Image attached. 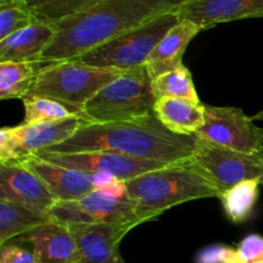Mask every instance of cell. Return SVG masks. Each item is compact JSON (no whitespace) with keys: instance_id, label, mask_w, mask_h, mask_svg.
<instances>
[{"instance_id":"cell-26","label":"cell","mask_w":263,"mask_h":263,"mask_svg":"<svg viewBox=\"0 0 263 263\" xmlns=\"http://www.w3.org/2000/svg\"><path fill=\"white\" fill-rule=\"evenodd\" d=\"M37 21L26 0H0V40Z\"/></svg>"},{"instance_id":"cell-3","label":"cell","mask_w":263,"mask_h":263,"mask_svg":"<svg viewBox=\"0 0 263 263\" xmlns=\"http://www.w3.org/2000/svg\"><path fill=\"white\" fill-rule=\"evenodd\" d=\"M125 185L136 218L141 223L182 203L221 197L220 190L200 174L192 159L146 172L127 180Z\"/></svg>"},{"instance_id":"cell-21","label":"cell","mask_w":263,"mask_h":263,"mask_svg":"<svg viewBox=\"0 0 263 263\" xmlns=\"http://www.w3.org/2000/svg\"><path fill=\"white\" fill-rule=\"evenodd\" d=\"M49 221L23 205L0 199V246Z\"/></svg>"},{"instance_id":"cell-6","label":"cell","mask_w":263,"mask_h":263,"mask_svg":"<svg viewBox=\"0 0 263 263\" xmlns=\"http://www.w3.org/2000/svg\"><path fill=\"white\" fill-rule=\"evenodd\" d=\"M179 21L176 10L164 13L82 54L76 61L98 68L120 71L145 66L157 44Z\"/></svg>"},{"instance_id":"cell-4","label":"cell","mask_w":263,"mask_h":263,"mask_svg":"<svg viewBox=\"0 0 263 263\" xmlns=\"http://www.w3.org/2000/svg\"><path fill=\"white\" fill-rule=\"evenodd\" d=\"M157 99L146 66L128 69L103 87L84 108V122L107 123L144 117L154 112Z\"/></svg>"},{"instance_id":"cell-27","label":"cell","mask_w":263,"mask_h":263,"mask_svg":"<svg viewBox=\"0 0 263 263\" xmlns=\"http://www.w3.org/2000/svg\"><path fill=\"white\" fill-rule=\"evenodd\" d=\"M239 263H263V236L251 234L238 244Z\"/></svg>"},{"instance_id":"cell-14","label":"cell","mask_w":263,"mask_h":263,"mask_svg":"<svg viewBox=\"0 0 263 263\" xmlns=\"http://www.w3.org/2000/svg\"><path fill=\"white\" fill-rule=\"evenodd\" d=\"M176 13L203 31L218 23L263 18V0H189L180 3Z\"/></svg>"},{"instance_id":"cell-19","label":"cell","mask_w":263,"mask_h":263,"mask_svg":"<svg viewBox=\"0 0 263 263\" xmlns=\"http://www.w3.org/2000/svg\"><path fill=\"white\" fill-rule=\"evenodd\" d=\"M158 120L177 135L194 136L204 125V104L181 98H163L154 104Z\"/></svg>"},{"instance_id":"cell-5","label":"cell","mask_w":263,"mask_h":263,"mask_svg":"<svg viewBox=\"0 0 263 263\" xmlns=\"http://www.w3.org/2000/svg\"><path fill=\"white\" fill-rule=\"evenodd\" d=\"M125 71L98 68L71 61L45 64L39 72L28 95L45 97L82 112V108Z\"/></svg>"},{"instance_id":"cell-2","label":"cell","mask_w":263,"mask_h":263,"mask_svg":"<svg viewBox=\"0 0 263 263\" xmlns=\"http://www.w3.org/2000/svg\"><path fill=\"white\" fill-rule=\"evenodd\" d=\"M195 140V136L177 135L170 131L153 112L120 122H84L68 140L49 146L37 154L113 152L176 163L192 158Z\"/></svg>"},{"instance_id":"cell-22","label":"cell","mask_w":263,"mask_h":263,"mask_svg":"<svg viewBox=\"0 0 263 263\" xmlns=\"http://www.w3.org/2000/svg\"><path fill=\"white\" fill-rule=\"evenodd\" d=\"M259 186L258 181H244L222 193L221 203L231 222L241 223L248 220L258 199Z\"/></svg>"},{"instance_id":"cell-11","label":"cell","mask_w":263,"mask_h":263,"mask_svg":"<svg viewBox=\"0 0 263 263\" xmlns=\"http://www.w3.org/2000/svg\"><path fill=\"white\" fill-rule=\"evenodd\" d=\"M40 159L67 168L80 170L89 174H107L121 181L138 177L146 172L170 166L168 162L138 158L113 152H86V153L36 154ZM177 163V162H176Z\"/></svg>"},{"instance_id":"cell-12","label":"cell","mask_w":263,"mask_h":263,"mask_svg":"<svg viewBox=\"0 0 263 263\" xmlns=\"http://www.w3.org/2000/svg\"><path fill=\"white\" fill-rule=\"evenodd\" d=\"M0 199L17 203L48 218L58 203L45 182L20 162L0 163Z\"/></svg>"},{"instance_id":"cell-1","label":"cell","mask_w":263,"mask_h":263,"mask_svg":"<svg viewBox=\"0 0 263 263\" xmlns=\"http://www.w3.org/2000/svg\"><path fill=\"white\" fill-rule=\"evenodd\" d=\"M180 0H98L55 25L57 33L39 63L71 61L158 15L174 12Z\"/></svg>"},{"instance_id":"cell-29","label":"cell","mask_w":263,"mask_h":263,"mask_svg":"<svg viewBox=\"0 0 263 263\" xmlns=\"http://www.w3.org/2000/svg\"><path fill=\"white\" fill-rule=\"evenodd\" d=\"M195 263H239L238 252L226 246H211L198 254Z\"/></svg>"},{"instance_id":"cell-13","label":"cell","mask_w":263,"mask_h":263,"mask_svg":"<svg viewBox=\"0 0 263 263\" xmlns=\"http://www.w3.org/2000/svg\"><path fill=\"white\" fill-rule=\"evenodd\" d=\"M79 252L77 263H125L120 244L135 225H71L68 226Z\"/></svg>"},{"instance_id":"cell-32","label":"cell","mask_w":263,"mask_h":263,"mask_svg":"<svg viewBox=\"0 0 263 263\" xmlns=\"http://www.w3.org/2000/svg\"><path fill=\"white\" fill-rule=\"evenodd\" d=\"M180 2H181V3H182V2H189V0H180Z\"/></svg>"},{"instance_id":"cell-9","label":"cell","mask_w":263,"mask_h":263,"mask_svg":"<svg viewBox=\"0 0 263 263\" xmlns=\"http://www.w3.org/2000/svg\"><path fill=\"white\" fill-rule=\"evenodd\" d=\"M49 217L63 225H140L130 199H116L105 193L94 190L84 198L72 202H58Z\"/></svg>"},{"instance_id":"cell-23","label":"cell","mask_w":263,"mask_h":263,"mask_svg":"<svg viewBox=\"0 0 263 263\" xmlns=\"http://www.w3.org/2000/svg\"><path fill=\"white\" fill-rule=\"evenodd\" d=\"M152 90L157 100L163 98H181L200 102L192 73L185 66L152 80Z\"/></svg>"},{"instance_id":"cell-20","label":"cell","mask_w":263,"mask_h":263,"mask_svg":"<svg viewBox=\"0 0 263 263\" xmlns=\"http://www.w3.org/2000/svg\"><path fill=\"white\" fill-rule=\"evenodd\" d=\"M45 66L32 62H0V99H23Z\"/></svg>"},{"instance_id":"cell-17","label":"cell","mask_w":263,"mask_h":263,"mask_svg":"<svg viewBox=\"0 0 263 263\" xmlns=\"http://www.w3.org/2000/svg\"><path fill=\"white\" fill-rule=\"evenodd\" d=\"M200 31L202 28L195 23L186 20H180L157 44L146 61L145 66L152 80L167 72L184 67L182 58L187 45Z\"/></svg>"},{"instance_id":"cell-8","label":"cell","mask_w":263,"mask_h":263,"mask_svg":"<svg viewBox=\"0 0 263 263\" xmlns=\"http://www.w3.org/2000/svg\"><path fill=\"white\" fill-rule=\"evenodd\" d=\"M84 123L80 116L44 123H21L0 130V162L10 163L68 140Z\"/></svg>"},{"instance_id":"cell-18","label":"cell","mask_w":263,"mask_h":263,"mask_svg":"<svg viewBox=\"0 0 263 263\" xmlns=\"http://www.w3.org/2000/svg\"><path fill=\"white\" fill-rule=\"evenodd\" d=\"M57 33L54 23L36 21L28 27L0 40V62H32L40 57Z\"/></svg>"},{"instance_id":"cell-10","label":"cell","mask_w":263,"mask_h":263,"mask_svg":"<svg viewBox=\"0 0 263 263\" xmlns=\"http://www.w3.org/2000/svg\"><path fill=\"white\" fill-rule=\"evenodd\" d=\"M240 108L204 105V125L195 134L198 140L243 153H258L259 133Z\"/></svg>"},{"instance_id":"cell-7","label":"cell","mask_w":263,"mask_h":263,"mask_svg":"<svg viewBox=\"0 0 263 263\" xmlns=\"http://www.w3.org/2000/svg\"><path fill=\"white\" fill-rule=\"evenodd\" d=\"M190 159L221 195L244 181H258L263 186V157L259 153H243L197 139Z\"/></svg>"},{"instance_id":"cell-28","label":"cell","mask_w":263,"mask_h":263,"mask_svg":"<svg viewBox=\"0 0 263 263\" xmlns=\"http://www.w3.org/2000/svg\"><path fill=\"white\" fill-rule=\"evenodd\" d=\"M0 263H35L32 248L9 240L0 246Z\"/></svg>"},{"instance_id":"cell-15","label":"cell","mask_w":263,"mask_h":263,"mask_svg":"<svg viewBox=\"0 0 263 263\" xmlns=\"http://www.w3.org/2000/svg\"><path fill=\"white\" fill-rule=\"evenodd\" d=\"M35 172L48 186L57 202H72L94 192L92 175L80 170L67 168L31 156L18 161Z\"/></svg>"},{"instance_id":"cell-24","label":"cell","mask_w":263,"mask_h":263,"mask_svg":"<svg viewBox=\"0 0 263 263\" xmlns=\"http://www.w3.org/2000/svg\"><path fill=\"white\" fill-rule=\"evenodd\" d=\"M25 105V121L22 123H44L80 116L81 113L61 102L45 97L27 95L22 99Z\"/></svg>"},{"instance_id":"cell-25","label":"cell","mask_w":263,"mask_h":263,"mask_svg":"<svg viewBox=\"0 0 263 263\" xmlns=\"http://www.w3.org/2000/svg\"><path fill=\"white\" fill-rule=\"evenodd\" d=\"M98 0H26L39 21L57 23L86 9Z\"/></svg>"},{"instance_id":"cell-31","label":"cell","mask_w":263,"mask_h":263,"mask_svg":"<svg viewBox=\"0 0 263 263\" xmlns=\"http://www.w3.org/2000/svg\"><path fill=\"white\" fill-rule=\"evenodd\" d=\"M252 120L253 121H263V110H261V112L256 113V115L252 117Z\"/></svg>"},{"instance_id":"cell-30","label":"cell","mask_w":263,"mask_h":263,"mask_svg":"<svg viewBox=\"0 0 263 263\" xmlns=\"http://www.w3.org/2000/svg\"><path fill=\"white\" fill-rule=\"evenodd\" d=\"M259 133V146H258V153L263 157V128L259 127L258 128Z\"/></svg>"},{"instance_id":"cell-16","label":"cell","mask_w":263,"mask_h":263,"mask_svg":"<svg viewBox=\"0 0 263 263\" xmlns=\"http://www.w3.org/2000/svg\"><path fill=\"white\" fill-rule=\"evenodd\" d=\"M15 240L32 248L35 263H77L76 241L67 225L49 221L27 231Z\"/></svg>"}]
</instances>
